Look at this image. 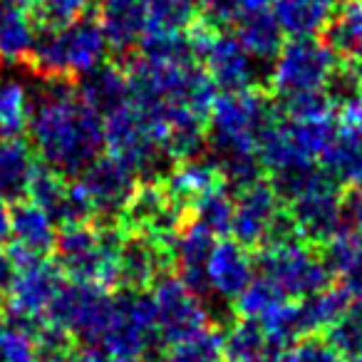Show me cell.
<instances>
[{"label": "cell", "instance_id": "obj_42", "mask_svg": "<svg viewBox=\"0 0 362 362\" xmlns=\"http://www.w3.org/2000/svg\"><path fill=\"white\" fill-rule=\"evenodd\" d=\"M345 218L347 226L362 238V184L350 187V192H345Z\"/></svg>", "mask_w": 362, "mask_h": 362}, {"label": "cell", "instance_id": "obj_22", "mask_svg": "<svg viewBox=\"0 0 362 362\" xmlns=\"http://www.w3.org/2000/svg\"><path fill=\"white\" fill-rule=\"evenodd\" d=\"M37 40L30 11L11 0H0V60L8 65H28Z\"/></svg>", "mask_w": 362, "mask_h": 362}, {"label": "cell", "instance_id": "obj_43", "mask_svg": "<svg viewBox=\"0 0 362 362\" xmlns=\"http://www.w3.org/2000/svg\"><path fill=\"white\" fill-rule=\"evenodd\" d=\"M13 238V209L6 197H0V248L8 246Z\"/></svg>", "mask_w": 362, "mask_h": 362}, {"label": "cell", "instance_id": "obj_33", "mask_svg": "<svg viewBox=\"0 0 362 362\" xmlns=\"http://www.w3.org/2000/svg\"><path fill=\"white\" fill-rule=\"evenodd\" d=\"M192 218H197L199 223H204L206 228H211L216 236H226L231 233V221H233V197L228 194V184L209 192L206 197H202L199 202L192 204Z\"/></svg>", "mask_w": 362, "mask_h": 362}, {"label": "cell", "instance_id": "obj_41", "mask_svg": "<svg viewBox=\"0 0 362 362\" xmlns=\"http://www.w3.org/2000/svg\"><path fill=\"white\" fill-rule=\"evenodd\" d=\"M337 278H340V288L352 300H362V241L345 258V263L337 271Z\"/></svg>", "mask_w": 362, "mask_h": 362}, {"label": "cell", "instance_id": "obj_8", "mask_svg": "<svg viewBox=\"0 0 362 362\" xmlns=\"http://www.w3.org/2000/svg\"><path fill=\"white\" fill-rule=\"evenodd\" d=\"M197 60L204 72L211 77L216 90L241 92L248 87H258V62L243 50L236 35H228L221 28L209 25L206 21H197L189 28Z\"/></svg>", "mask_w": 362, "mask_h": 362}, {"label": "cell", "instance_id": "obj_18", "mask_svg": "<svg viewBox=\"0 0 362 362\" xmlns=\"http://www.w3.org/2000/svg\"><path fill=\"white\" fill-rule=\"evenodd\" d=\"M13 246L8 256L13 258L16 266L30 263L35 258H47L55 251L57 228L55 218L33 204L30 199H23L13 209Z\"/></svg>", "mask_w": 362, "mask_h": 362}, {"label": "cell", "instance_id": "obj_21", "mask_svg": "<svg viewBox=\"0 0 362 362\" xmlns=\"http://www.w3.org/2000/svg\"><path fill=\"white\" fill-rule=\"evenodd\" d=\"M77 92L102 119H107L110 115L129 105V77L122 65L105 62L95 72L82 77Z\"/></svg>", "mask_w": 362, "mask_h": 362}, {"label": "cell", "instance_id": "obj_10", "mask_svg": "<svg viewBox=\"0 0 362 362\" xmlns=\"http://www.w3.org/2000/svg\"><path fill=\"white\" fill-rule=\"evenodd\" d=\"M159 340L156 310L149 293L119 291L100 347L110 357H144Z\"/></svg>", "mask_w": 362, "mask_h": 362}, {"label": "cell", "instance_id": "obj_46", "mask_svg": "<svg viewBox=\"0 0 362 362\" xmlns=\"http://www.w3.org/2000/svg\"><path fill=\"white\" fill-rule=\"evenodd\" d=\"M11 3H16V6H23V8H28V11H30V8H37V3H40V0H11Z\"/></svg>", "mask_w": 362, "mask_h": 362}, {"label": "cell", "instance_id": "obj_1", "mask_svg": "<svg viewBox=\"0 0 362 362\" xmlns=\"http://www.w3.org/2000/svg\"><path fill=\"white\" fill-rule=\"evenodd\" d=\"M28 132L42 161L65 176H80L105 146L102 117L65 80H45L33 97Z\"/></svg>", "mask_w": 362, "mask_h": 362}, {"label": "cell", "instance_id": "obj_44", "mask_svg": "<svg viewBox=\"0 0 362 362\" xmlns=\"http://www.w3.org/2000/svg\"><path fill=\"white\" fill-rule=\"evenodd\" d=\"M13 273H16L13 258L8 256V253L0 251V293L8 291V286H11V281H13Z\"/></svg>", "mask_w": 362, "mask_h": 362}, {"label": "cell", "instance_id": "obj_3", "mask_svg": "<svg viewBox=\"0 0 362 362\" xmlns=\"http://www.w3.org/2000/svg\"><path fill=\"white\" fill-rule=\"evenodd\" d=\"M107 37L97 18H80L60 28H40L28 67L42 80L75 82L107 62Z\"/></svg>", "mask_w": 362, "mask_h": 362}, {"label": "cell", "instance_id": "obj_7", "mask_svg": "<svg viewBox=\"0 0 362 362\" xmlns=\"http://www.w3.org/2000/svg\"><path fill=\"white\" fill-rule=\"evenodd\" d=\"M115 313V296L97 283L72 281L60 288L45 320L65 327L85 347H100Z\"/></svg>", "mask_w": 362, "mask_h": 362}, {"label": "cell", "instance_id": "obj_30", "mask_svg": "<svg viewBox=\"0 0 362 362\" xmlns=\"http://www.w3.org/2000/svg\"><path fill=\"white\" fill-rule=\"evenodd\" d=\"M33 92L18 77H0V139H23L30 129Z\"/></svg>", "mask_w": 362, "mask_h": 362}, {"label": "cell", "instance_id": "obj_40", "mask_svg": "<svg viewBox=\"0 0 362 362\" xmlns=\"http://www.w3.org/2000/svg\"><path fill=\"white\" fill-rule=\"evenodd\" d=\"M283 362H345V357L330 345L327 337H303L281 352Z\"/></svg>", "mask_w": 362, "mask_h": 362}, {"label": "cell", "instance_id": "obj_37", "mask_svg": "<svg viewBox=\"0 0 362 362\" xmlns=\"http://www.w3.org/2000/svg\"><path fill=\"white\" fill-rule=\"evenodd\" d=\"M330 345L342 357H352L362 345V300H352L342 317L327 330Z\"/></svg>", "mask_w": 362, "mask_h": 362}, {"label": "cell", "instance_id": "obj_12", "mask_svg": "<svg viewBox=\"0 0 362 362\" xmlns=\"http://www.w3.org/2000/svg\"><path fill=\"white\" fill-rule=\"evenodd\" d=\"M62 286H65V273L55 261L35 258L30 263L16 266L13 281L6 291L8 310L16 317L18 325H37L45 320Z\"/></svg>", "mask_w": 362, "mask_h": 362}, {"label": "cell", "instance_id": "obj_48", "mask_svg": "<svg viewBox=\"0 0 362 362\" xmlns=\"http://www.w3.org/2000/svg\"><path fill=\"white\" fill-rule=\"evenodd\" d=\"M350 362H362V345L357 347V352H355V355L350 357Z\"/></svg>", "mask_w": 362, "mask_h": 362}, {"label": "cell", "instance_id": "obj_34", "mask_svg": "<svg viewBox=\"0 0 362 362\" xmlns=\"http://www.w3.org/2000/svg\"><path fill=\"white\" fill-rule=\"evenodd\" d=\"M33 340H35L37 362H70L77 355L75 335L50 320L37 322Z\"/></svg>", "mask_w": 362, "mask_h": 362}, {"label": "cell", "instance_id": "obj_31", "mask_svg": "<svg viewBox=\"0 0 362 362\" xmlns=\"http://www.w3.org/2000/svg\"><path fill=\"white\" fill-rule=\"evenodd\" d=\"M146 33H187L199 21L197 0H144Z\"/></svg>", "mask_w": 362, "mask_h": 362}, {"label": "cell", "instance_id": "obj_20", "mask_svg": "<svg viewBox=\"0 0 362 362\" xmlns=\"http://www.w3.org/2000/svg\"><path fill=\"white\" fill-rule=\"evenodd\" d=\"M206 278L211 296L221 300H236L253 281V258L248 248L228 238L216 241L206 266Z\"/></svg>", "mask_w": 362, "mask_h": 362}, {"label": "cell", "instance_id": "obj_23", "mask_svg": "<svg viewBox=\"0 0 362 362\" xmlns=\"http://www.w3.org/2000/svg\"><path fill=\"white\" fill-rule=\"evenodd\" d=\"M164 184L169 187V192L192 211L194 202L206 197L214 189L223 187L226 181H223L221 171L216 169V164H214L211 159L197 156V159L176 161L174 169H171L169 176L164 179Z\"/></svg>", "mask_w": 362, "mask_h": 362}, {"label": "cell", "instance_id": "obj_17", "mask_svg": "<svg viewBox=\"0 0 362 362\" xmlns=\"http://www.w3.org/2000/svg\"><path fill=\"white\" fill-rule=\"evenodd\" d=\"M216 246V233L189 216V221L179 228L174 236V271L184 281V286L192 288L199 298L206 300L211 296L206 278V266L211 251Z\"/></svg>", "mask_w": 362, "mask_h": 362}, {"label": "cell", "instance_id": "obj_26", "mask_svg": "<svg viewBox=\"0 0 362 362\" xmlns=\"http://www.w3.org/2000/svg\"><path fill=\"white\" fill-rule=\"evenodd\" d=\"M35 169V156L25 141L0 139V197L16 204L28 199Z\"/></svg>", "mask_w": 362, "mask_h": 362}, {"label": "cell", "instance_id": "obj_49", "mask_svg": "<svg viewBox=\"0 0 362 362\" xmlns=\"http://www.w3.org/2000/svg\"><path fill=\"white\" fill-rule=\"evenodd\" d=\"M266 362H283V360H281V352H276V355H271Z\"/></svg>", "mask_w": 362, "mask_h": 362}, {"label": "cell", "instance_id": "obj_28", "mask_svg": "<svg viewBox=\"0 0 362 362\" xmlns=\"http://www.w3.org/2000/svg\"><path fill=\"white\" fill-rule=\"evenodd\" d=\"M276 352L278 347L266 335L261 322L246 317L231 322L221 337L223 362H266Z\"/></svg>", "mask_w": 362, "mask_h": 362}, {"label": "cell", "instance_id": "obj_2", "mask_svg": "<svg viewBox=\"0 0 362 362\" xmlns=\"http://www.w3.org/2000/svg\"><path fill=\"white\" fill-rule=\"evenodd\" d=\"M276 117L278 110L263 87L216 97L209 115L206 149L228 187L241 189L261 179L258 139Z\"/></svg>", "mask_w": 362, "mask_h": 362}, {"label": "cell", "instance_id": "obj_25", "mask_svg": "<svg viewBox=\"0 0 362 362\" xmlns=\"http://www.w3.org/2000/svg\"><path fill=\"white\" fill-rule=\"evenodd\" d=\"M325 42L340 62L362 65V0H345L322 28Z\"/></svg>", "mask_w": 362, "mask_h": 362}, {"label": "cell", "instance_id": "obj_9", "mask_svg": "<svg viewBox=\"0 0 362 362\" xmlns=\"http://www.w3.org/2000/svg\"><path fill=\"white\" fill-rule=\"evenodd\" d=\"M288 214L303 241L317 248L350 228L345 218V189L327 171L313 187L288 202Z\"/></svg>", "mask_w": 362, "mask_h": 362}, {"label": "cell", "instance_id": "obj_6", "mask_svg": "<svg viewBox=\"0 0 362 362\" xmlns=\"http://www.w3.org/2000/svg\"><path fill=\"white\" fill-rule=\"evenodd\" d=\"M337 55L317 37H291L273 60L268 77L273 95L278 100L325 90L332 70L337 67Z\"/></svg>", "mask_w": 362, "mask_h": 362}, {"label": "cell", "instance_id": "obj_50", "mask_svg": "<svg viewBox=\"0 0 362 362\" xmlns=\"http://www.w3.org/2000/svg\"><path fill=\"white\" fill-rule=\"evenodd\" d=\"M0 327H3V313H0Z\"/></svg>", "mask_w": 362, "mask_h": 362}, {"label": "cell", "instance_id": "obj_35", "mask_svg": "<svg viewBox=\"0 0 362 362\" xmlns=\"http://www.w3.org/2000/svg\"><path fill=\"white\" fill-rule=\"evenodd\" d=\"M159 362H223L221 335L209 327L189 340L174 342L166 347Z\"/></svg>", "mask_w": 362, "mask_h": 362}, {"label": "cell", "instance_id": "obj_19", "mask_svg": "<svg viewBox=\"0 0 362 362\" xmlns=\"http://www.w3.org/2000/svg\"><path fill=\"white\" fill-rule=\"evenodd\" d=\"M107 45L117 55L127 57L141 45L146 37V6L144 0H100L97 13Z\"/></svg>", "mask_w": 362, "mask_h": 362}, {"label": "cell", "instance_id": "obj_14", "mask_svg": "<svg viewBox=\"0 0 362 362\" xmlns=\"http://www.w3.org/2000/svg\"><path fill=\"white\" fill-rule=\"evenodd\" d=\"M174 271V238H156L146 233H124L117 266L119 291L144 293L161 276Z\"/></svg>", "mask_w": 362, "mask_h": 362}, {"label": "cell", "instance_id": "obj_13", "mask_svg": "<svg viewBox=\"0 0 362 362\" xmlns=\"http://www.w3.org/2000/svg\"><path fill=\"white\" fill-rule=\"evenodd\" d=\"M189 209L169 192L164 181H141L132 194L119 223L124 231L156 238H174L189 221Z\"/></svg>", "mask_w": 362, "mask_h": 362}, {"label": "cell", "instance_id": "obj_38", "mask_svg": "<svg viewBox=\"0 0 362 362\" xmlns=\"http://www.w3.org/2000/svg\"><path fill=\"white\" fill-rule=\"evenodd\" d=\"M97 0H40L37 3V21L40 28H60L75 23L92 11Z\"/></svg>", "mask_w": 362, "mask_h": 362}, {"label": "cell", "instance_id": "obj_11", "mask_svg": "<svg viewBox=\"0 0 362 362\" xmlns=\"http://www.w3.org/2000/svg\"><path fill=\"white\" fill-rule=\"evenodd\" d=\"M151 300L156 310L159 340L166 345L189 340L211 327L206 300L184 286V281L176 273H166L151 286Z\"/></svg>", "mask_w": 362, "mask_h": 362}, {"label": "cell", "instance_id": "obj_5", "mask_svg": "<svg viewBox=\"0 0 362 362\" xmlns=\"http://www.w3.org/2000/svg\"><path fill=\"white\" fill-rule=\"evenodd\" d=\"M256 263L261 276L268 278L288 300H303L308 296L330 288L332 271L320 248L305 241L266 243L258 248Z\"/></svg>", "mask_w": 362, "mask_h": 362}, {"label": "cell", "instance_id": "obj_36", "mask_svg": "<svg viewBox=\"0 0 362 362\" xmlns=\"http://www.w3.org/2000/svg\"><path fill=\"white\" fill-rule=\"evenodd\" d=\"M197 3L204 21L221 30L226 25H236L243 16L268 11L271 6V0H197Z\"/></svg>", "mask_w": 362, "mask_h": 362}, {"label": "cell", "instance_id": "obj_4", "mask_svg": "<svg viewBox=\"0 0 362 362\" xmlns=\"http://www.w3.org/2000/svg\"><path fill=\"white\" fill-rule=\"evenodd\" d=\"M122 223L85 221L60 226L55 243V263L65 276L80 283L117 288L119 248L124 241Z\"/></svg>", "mask_w": 362, "mask_h": 362}, {"label": "cell", "instance_id": "obj_27", "mask_svg": "<svg viewBox=\"0 0 362 362\" xmlns=\"http://www.w3.org/2000/svg\"><path fill=\"white\" fill-rule=\"evenodd\" d=\"M335 0H273V16L286 35L315 37L327 25Z\"/></svg>", "mask_w": 362, "mask_h": 362}, {"label": "cell", "instance_id": "obj_45", "mask_svg": "<svg viewBox=\"0 0 362 362\" xmlns=\"http://www.w3.org/2000/svg\"><path fill=\"white\" fill-rule=\"evenodd\" d=\"M70 362H107L97 347H85V350H77V355Z\"/></svg>", "mask_w": 362, "mask_h": 362}, {"label": "cell", "instance_id": "obj_39", "mask_svg": "<svg viewBox=\"0 0 362 362\" xmlns=\"http://www.w3.org/2000/svg\"><path fill=\"white\" fill-rule=\"evenodd\" d=\"M0 362H37L35 340L28 327H0Z\"/></svg>", "mask_w": 362, "mask_h": 362}, {"label": "cell", "instance_id": "obj_24", "mask_svg": "<svg viewBox=\"0 0 362 362\" xmlns=\"http://www.w3.org/2000/svg\"><path fill=\"white\" fill-rule=\"evenodd\" d=\"M293 303H296L298 332H300L303 340V337H313L322 330H330L342 317V313L350 308L352 298L340 286H330L325 291L315 293V296H308L303 300Z\"/></svg>", "mask_w": 362, "mask_h": 362}, {"label": "cell", "instance_id": "obj_15", "mask_svg": "<svg viewBox=\"0 0 362 362\" xmlns=\"http://www.w3.org/2000/svg\"><path fill=\"white\" fill-rule=\"evenodd\" d=\"M90 197L95 221L119 223L132 194L139 187V176L112 154L97 156L77 179Z\"/></svg>", "mask_w": 362, "mask_h": 362}, {"label": "cell", "instance_id": "obj_47", "mask_svg": "<svg viewBox=\"0 0 362 362\" xmlns=\"http://www.w3.org/2000/svg\"><path fill=\"white\" fill-rule=\"evenodd\" d=\"M112 362H144L141 357H115Z\"/></svg>", "mask_w": 362, "mask_h": 362}, {"label": "cell", "instance_id": "obj_16", "mask_svg": "<svg viewBox=\"0 0 362 362\" xmlns=\"http://www.w3.org/2000/svg\"><path fill=\"white\" fill-rule=\"evenodd\" d=\"M281 211L283 202L268 176H261L246 187L236 189L231 221L233 241H238L243 248H261L268 241V233Z\"/></svg>", "mask_w": 362, "mask_h": 362}, {"label": "cell", "instance_id": "obj_32", "mask_svg": "<svg viewBox=\"0 0 362 362\" xmlns=\"http://www.w3.org/2000/svg\"><path fill=\"white\" fill-rule=\"evenodd\" d=\"M288 298L273 286L268 278L258 276L248 283V288L236 298V315L246 317V320H266L278 305H283Z\"/></svg>", "mask_w": 362, "mask_h": 362}, {"label": "cell", "instance_id": "obj_51", "mask_svg": "<svg viewBox=\"0 0 362 362\" xmlns=\"http://www.w3.org/2000/svg\"><path fill=\"white\" fill-rule=\"evenodd\" d=\"M360 102H362V97H360Z\"/></svg>", "mask_w": 362, "mask_h": 362}, {"label": "cell", "instance_id": "obj_29", "mask_svg": "<svg viewBox=\"0 0 362 362\" xmlns=\"http://www.w3.org/2000/svg\"><path fill=\"white\" fill-rule=\"evenodd\" d=\"M286 33L281 30L276 16L271 11H258L251 16H243L236 23V40L243 45V50L256 62H273L281 52Z\"/></svg>", "mask_w": 362, "mask_h": 362}]
</instances>
